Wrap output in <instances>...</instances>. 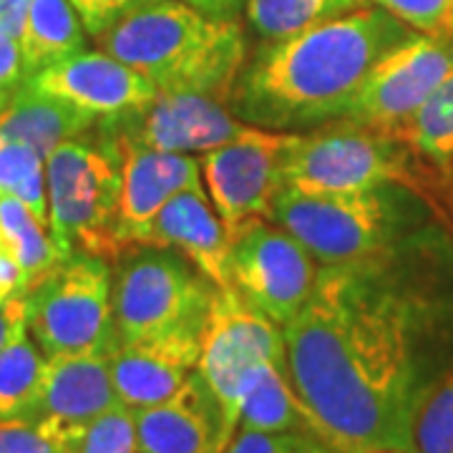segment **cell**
Here are the masks:
<instances>
[{
    "instance_id": "cell-1",
    "label": "cell",
    "mask_w": 453,
    "mask_h": 453,
    "mask_svg": "<svg viewBox=\"0 0 453 453\" xmlns=\"http://www.w3.org/2000/svg\"><path fill=\"white\" fill-rule=\"evenodd\" d=\"M398 255L323 267L308 305L282 325L292 388L340 453H416L418 411L453 365L443 312L395 270Z\"/></svg>"
},
{
    "instance_id": "cell-2",
    "label": "cell",
    "mask_w": 453,
    "mask_h": 453,
    "mask_svg": "<svg viewBox=\"0 0 453 453\" xmlns=\"http://www.w3.org/2000/svg\"><path fill=\"white\" fill-rule=\"evenodd\" d=\"M418 31L380 5H365L285 41L244 64L229 109L244 124L305 134L340 121L360 86Z\"/></svg>"
},
{
    "instance_id": "cell-3",
    "label": "cell",
    "mask_w": 453,
    "mask_h": 453,
    "mask_svg": "<svg viewBox=\"0 0 453 453\" xmlns=\"http://www.w3.org/2000/svg\"><path fill=\"white\" fill-rule=\"evenodd\" d=\"M96 41L159 94H199L229 104L247 64V41L237 20L202 16L181 0L142 5Z\"/></svg>"
},
{
    "instance_id": "cell-4",
    "label": "cell",
    "mask_w": 453,
    "mask_h": 453,
    "mask_svg": "<svg viewBox=\"0 0 453 453\" xmlns=\"http://www.w3.org/2000/svg\"><path fill=\"white\" fill-rule=\"evenodd\" d=\"M416 196L405 187L353 195L282 189L267 219L288 229L323 267H353L403 250L413 225L405 204Z\"/></svg>"
},
{
    "instance_id": "cell-5",
    "label": "cell",
    "mask_w": 453,
    "mask_h": 453,
    "mask_svg": "<svg viewBox=\"0 0 453 453\" xmlns=\"http://www.w3.org/2000/svg\"><path fill=\"white\" fill-rule=\"evenodd\" d=\"M443 174L418 157L401 136L335 121L295 134L282 159V189L312 195H353L405 187L428 196Z\"/></svg>"
},
{
    "instance_id": "cell-6",
    "label": "cell",
    "mask_w": 453,
    "mask_h": 453,
    "mask_svg": "<svg viewBox=\"0 0 453 453\" xmlns=\"http://www.w3.org/2000/svg\"><path fill=\"white\" fill-rule=\"evenodd\" d=\"M50 232L61 255L119 257L121 151L104 121L64 142L46 159Z\"/></svg>"
},
{
    "instance_id": "cell-7",
    "label": "cell",
    "mask_w": 453,
    "mask_h": 453,
    "mask_svg": "<svg viewBox=\"0 0 453 453\" xmlns=\"http://www.w3.org/2000/svg\"><path fill=\"white\" fill-rule=\"evenodd\" d=\"M119 345L202 330L217 285L177 250L131 244L111 262Z\"/></svg>"
},
{
    "instance_id": "cell-8",
    "label": "cell",
    "mask_w": 453,
    "mask_h": 453,
    "mask_svg": "<svg viewBox=\"0 0 453 453\" xmlns=\"http://www.w3.org/2000/svg\"><path fill=\"white\" fill-rule=\"evenodd\" d=\"M23 300L28 333L46 357L111 356L119 348L109 259L71 252L35 280Z\"/></svg>"
},
{
    "instance_id": "cell-9",
    "label": "cell",
    "mask_w": 453,
    "mask_h": 453,
    "mask_svg": "<svg viewBox=\"0 0 453 453\" xmlns=\"http://www.w3.org/2000/svg\"><path fill=\"white\" fill-rule=\"evenodd\" d=\"M285 360L282 327L252 308L240 292L217 290L202 327L196 372L214 393L225 416L226 436H234L242 398L265 365Z\"/></svg>"
},
{
    "instance_id": "cell-10",
    "label": "cell",
    "mask_w": 453,
    "mask_h": 453,
    "mask_svg": "<svg viewBox=\"0 0 453 453\" xmlns=\"http://www.w3.org/2000/svg\"><path fill=\"white\" fill-rule=\"evenodd\" d=\"M226 273L232 290L282 327L308 305L323 265L288 229L257 217L229 232Z\"/></svg>"
},
{
    "instance_id": "cell-11",
    "label": "cell",
    "mask_w": 453,
    "mask_h": 453,
    "mask_svg": "<svg viewBox=\"0 0 453 453\" xmlns=\"http://www.w3.org/2000/svg\"><path fill=\"white\" fill-rule=\"evenodd\" d=\"M451 71V35L418 33L372 68L340 121L398 136Z\"/></svg>"
},
{
    "instance_id": "cell-12",
    "label": "cell",
    "mask_w": 453,
    "mask_h": 453,
    "mask_svg": "<svg viewBox=\"0 0 453 453\" xmlns=\"http://www.w3.org/2000/svg\"><path fill=\"white\" fill-rule=\"evenodd\" d=\"M292 136L288 131L252 127L240 139L202 157L207 195L226 232L250 219L270 217L273 202L282 192V159Z\"/></svg>"
},
{
    "instance_id": "cell-13",
    "label": "cell",
    "mask_w": 453,
    "mask_h": 453,
    "mask_svg": "<svg viewBox=\"0 0 453 453\" xmlns=\"http://www.w3.org/2000/svg\"><path fill=\"white\" fill-rule=\"evenodd\" d=\"M104 127L121 144L172 154H207L252 129L229 104L199 94H157L144 109Z\"/></svg>"
},
{
    "instance_id": "cell-14",
    "label": "cell",
    "mask_w": 453,
    "mask_h": 453,
    "mask_svg": "<svg viewBox=\"0 0 453 453\" xmlns=\"http://www.w3.org/2000/svg\"><path fill=\"white\" fill-rule=\"evenodd\" d=\"M28 81L64 98L98 121H116L136 113L157 98L154 83L104 50H81L33 73Z\"/></svg>"
},
{
    "instance_id": "cell-15",
    "label": "cell",
    "mask_w": 453,
    "mask_h": 453,
    "mask_svg": "<svg viewBox=\"0 0 453 453\" xmlns=\"http://www.w3.org/2000/svg\"><path fill=\"white\" fill-rule=\"evenodd\" d=\"M116 144L121 151L119 247L127 250L144 242L149 225L172 196L202 187V162L192 154Z\"/></svg>"
},
{
    "instance_id": "cell-16",
    "label": "cell",
    "mask_w": 453,
    "mask_h": 453,
    "mask_svg": "<svg viewBox=\"0 0 453 453\" xmlns=\"http://www.w3.org/2000/svg\"><path fill=\"white\" fill-rule=\"evenodd\" d=\"M199 350L202 330H179L162 338L119 345L109 356L119 401L131 411L169 401L196 371Z\"/></svg>"
},
{
    "instance_id": "cell-17",
    "label": "cell",
    "mask_w": 453,
    "mask_h": 453,
    "mask_svg": "<svg viewBox=\"0 0 453 453\" xmlns=\"http://www.w3.org/2000/svg\"><path fill=\"white\" fill-rule=\"evenodd\" d=\"M139 453H222L225 416L199 372L159 405L134 411Z\"/></svg>"
},
{
    "instance_id": "cell-18",
    "label": "cell",
    "mask_w": 453,
    "mask_h": 453,
    "mask_svg": "<svg viewBox=\"0 0 453 453\" xmlns=\"http://www.w3.org/2000/svg\"><path fill=\"white\" fill-rule=\"evenodd\" d=\"M119 403L109 356H56L46 357L43 383L26 418L76 436L83 426Z\"/></svg>"
},
{
    "instance_id": "cell-19",
    "label": "cell",
    "mask_w": 453,
    "mask_h": 453,
    "mask_svg": "<svg viewBox=\"0 0 453 453\" xmlns=\"http://www.w3.org/2000/svg\"><path fill=\"white\" fill-rule=\"evenodd\" d=\"M142 244L177 250L202 275L210 277L219 290H229V273H226L229 232L222 217L214 210L204 184L172 196L149 225Z\"/></svg>"
},
{
    "instance_id": "cell-20",
    "label": "cell",
    "mask_w": 453,
    "mask_h": 453,
    "mask_svg": "<svg viewBox=\"0 0 453 453\" xmlns=\"http://www.w3.org/2000/svg\"><path fill=\"white\" fill-rule=\"evenodd\" d=\"M98 124L91 113L76 109L64 98L41 91L31 81L23 83L11 106L0 113V134L33 146L43 159L53 149L91 131Z\"/></svg>"
},
{
    "instance_id": "cell-21",
    "label": "cell",
    "mask_w": 453,
    "mask_h": 453,
    "mask_svg": "<svg viewBox=\"0 0 453 453\" xmlns=\"http://www.w3.org/2000/svg\"><path fill=\"white\" fill-rule=\"evenodd\" d=\"M18 43L31 79L33 73L81 53L86 28L71 0H31Z\"/></svg>"
},
{
    "instance_id": "cell-22",
    "label": "cell",
    "mask_w": 453,
    "mask_h": 453,
    "mask_svg": "<svg viewBox=\"0 0 453 453\" xmlns=\"http://www.w3.org/2000/svg\"><path fill=\"white\" fill-rule=\"evenodd\" d=\"M242 431H312L318 434L308 408L292 388L288 363L277 360L252 378L240 408Z\"/></svg>"
},
{
    "instance_id": "cell-23",
    "label": "cell",
    "mask_w": 453,
    "mask_h": 453,
    "mask_svg": "<svg viewBox=\"0 0 453 453\" xmlns=\"http://www.w3.org/2000/svg\"><path fill=\"white\" fill-rule=\"evenodd\" d=\"M0 244L20 265L28 288L64 259L49 222L11 195H0Z\"/></svg>"
},
{
    "instance_id": "cell-24",
    "label": "cell",
    "mask_w": 453,
    "mask_h": 453,
    "mask_svg": "<svg viewBox=\"0 0 453 453\" xmlns=\"http://www.w3.org/2000/svg\"><path fill=\"white\" fill-rule=\"evenodd\" d=\"M368 0H247L244 13L252 31L270 41H285L333 18L348 16Z\"/></svg>"
},
{
    "instance_id": "cell-25",
    "label": "cell",
    "mask_w": 453,
    "mask_h": 453,
    "mask_svg": "<svg viewBox=\"0 0 453 453\" xmlns=\"http://www.w3.org/2000/svg\"><path fill=\"white\" fill-rule=\"evenodd\" d=\"M46 372V356L23 325L0 350V421L26 418L38 398Z\"/></svg>"
},
{
    "instance_id": "cell-26",
    "label": "cell",
    "mask_w": 453,
    "mask_h": 453,
    "mask_svg": "<svg viewBox=\"0 0 453 453\" xmlns=\"http://www.w3.org/2000/svg\"><path fill=\"white\" fill-rule=\"evenodd\" d=\"M398 136L443 177H453V71Z\"/></svg>"
},
{
    "instance_id": "cell-27",
    "label": "cell",
    "mask_w": 453,
    "mask_h": 453,
    "mask_svg": "<svg viewBox=\"0 0 453 453\" xmlns=\"http://www.w3.org/2000/svg\"><path fill=\"white\" fill-rule=\"evenodd\" d=\"M0 195L18 196L49 222L46 159L33 146L5 134H0Z\"/></svg>"
},
{
    "instance_id": "cell-28",
    "label": "cell",
    "mask_w": 453,
    "mask_h": 453,
    "mask_svg": "<svg viewBox=\"0 0 453 453\" xmlns=\"http://www.w3.org/2000/svg\"><path fill=\"white\" fill-rule=\"evenodd\" d=\"M413 438L416 453H453V365L426 395Z\"/></svg>"
},
{
    "instance_id": "cell-29",
    "label": "cell",
    "mask_w": 453,
    "mask_h": 453,
    "mask_svg": "<svg viewBox=\"0 0 453 453\" xmlns=\"http://www.w3.org/2000/svg\"><path fill=\"white\" fill-rule=\"evenodd\" d=\"M68 453H139L134 411L119 403L101 413L76 434Z\"/></svg>"
},
{
    "instance_id": "cell-30",
    "label": "cell",
    "mask_w": 453,
    "mask_h": 453,
    "mask_svg": "<svg viewBox=\"0 0 453 453\" xmlns=\"http://www.w3.org/2000/svg\"><path fill=\"white\" fill-rule=\"evenodd\" d=\"M222 453H340L312 431H242L237 428Z\"/></svg>"
},
{
    "instance_id": "cell-31",
    "label": "cell",
    "mask_w": 453,
    "mask_h": 453,
    "mask_svg": "<svg viewBox=\"0 0 453 453\" xmlns=\"http://www.w3.org/2000/svg\"><path fill=\"white\" fill-rule=\"evenodd\" d=\"M73 438L28 418L0 421V453H68Z\"/></svg>"
},
{
    "instance_id": "cell-32",
    "label": "cell",
    "mask_w": 453,
    "mask_h": 453,
    "mask_svg": "<svg viewBox=\"0 0 453 453\" xmlns=\"http://www.w3.org/2000/svg\"><path fill=\"white\" fill-rule=\"evenodd\" d=\"M426 35H449L453 0H368Z\"/></svg>"
},
{
    "instance_id": "cell-33",
    "label": "cell",
    "mask_w": 453,
    "mask_h": 453,
    "mask_svg": "<svg viewBox=\"0 0 453 453\" xmlns=\"http://www.w3.org/2000/svg\"><path fill=\"white\" fill-rule=\"evenodd\" d=\"M81 16L83 28L88 35L98 38L104 31H109L119 18H124L131 11L149 5L154 0H71Z\"/></svg>"
},
{
    "instance_id": "cell-34",
    "label": "cell",
    "mask_w": 453,
    "mask_h": 453,
    "mask_svg": "<svg viewBox=\"0 0 453 453\" xmlns=\"http://www.w3.org/2000/svg\"><path fill=\"white\" fill-rule=\"evenodd\" d=\"M26 81L28 73L20 56V43L16 38L0 35V113L11 106V101L18 96Z\"/></svg>"
},
{
    "instance_id": "cell-35",
    "label": "cell",
    "mask_w": 453,
    "mask_h": 453,
    "mask_svg": "<svg viewBox=\"0 0 453 453\" xmlns=\"http://www.w3.org/2000/svg\"><path fill=\"white\" fill-rule=\"evenodd\" d=\"M26 325V300L23 295H16L5 303H0V350L8 345V340L16 335Z\"/></svg>"
},
{
    "instance_id": "cell-36",
    "label": "cell",
    "mask_w": 453,
    "mask_h": 453,
    "mask_svg": "<svg viewBox=\"0 0 453 453\" xmlns=\"http://www.w3.org/2000/svg\"><path fill=\"white\" fill-rule=\"evenodd\" d=\"M31 0H0V35L20 38Z\"/></svg>"
},
{
    "instance_id": "cell-37",
    "label": "cell",
    "mask_w": 453,
    "mask_h": 453,
    "mask_svg": "<svg viewBox=\"0 0 453 453\" xmlns=\"http://www.w3.org/2000/svg\"><path fill=\"white\" fill-rule=\"evenodd\" d=\"M181 3L214 20H237L247 0H181Z\"/></svg>"
},
{
    "instance_id": "cell-38",
    "label": "cell",
    "mask_w": 453,
    "mask_h": 453,
    "mask_svg": "<svg viewBox=\"0 0 453 453\" xmlns=\"http://www.w3.org/2000/svg\"><path fill=\"white\" fill-rule=\"evenodd\" d=\"M365 453H403V451H390V449H378V451H365Z\"/></svg>"
},
{
    "instance_id": "cell-39",
    "label": "cell",
    "mask_w": 453,
    "mask_h": 453,
    "mask_svg": "<svg viewBox=\"0 0 453 453\" xmlns=\"http://www.w3.org/2000/svg\"><path fill=\"white\" fill-rule=\"evenodd\" d=\"M449 35L453 38V16H451V26H449Z\"/></svg>"
}]
</instances>
